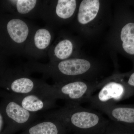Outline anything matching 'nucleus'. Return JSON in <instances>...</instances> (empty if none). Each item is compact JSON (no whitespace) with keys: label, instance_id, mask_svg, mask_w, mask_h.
Returning a JSON list of instances; mask_svg holds the SVG:
<instances>
[{"label":"nucleus","instance_id":"obj_1","mask_svg":"<svg viewBox=\"0 0 134 134\" xmlns=\"http://www.w3.org/2000/svg\"><path fill=\"white\" fill-rule=\"evenodd\" d=\"M24 69L28 73L37 72L52 78L54 83L82 80L97 81L100 74L101 66L98 63L81 55L46 64L34 61L29 62Z\"/></svg>","mask_w":134,"mask_h":134},{"label":"nucleus","instance_id":"obj_2","mask_svg":"<svg viewBox=\"0 0 134 134\" xmlns=\"http://www.w3.org/2000/svg\"><path fill=\"white\" fill-rule=\"evenodd\" d=\"M44 116L48 119L57 120L66 129L77 134H103L110 121L100 113L72 102H67L62 108L48 113Z\"/></svg>","mask_w":134,"mask_h":134},{"label":"nucleus","instance_id":"obj_3","mask_svg":"<svg viewBox=\"0 0 134 134\" xmlns=\"http://www.w3.org/2000/svg\"><path fill=\"white\" fill-rule=\"evenodd\" d=\"M111 25L109 44L117 52L131 60L134 67V10L128 2L117 4Z\"/></svg>","mask_w":134,"mask_h":134},{"label":"nucleus","instance_id":"obj_4","mask_svg":"<svg viewBox=\"0 0 134 134\" xmlns=\"http://www.w3.org/2000/svg\"><path fill=\"white\" fill-rule=\"evenodd\" d=\"M35 27L24 18L0 10V49L8 57L25 55Z\"/></svg>","mask_w":134,"mask_h":134},{"label":"nucleus","instance_id":"obj_5","mask_svg":"<svg viewBox=\"0 0 134 134\" xmlns=\"http://www.w3.org/2000/svg\"><path fill=\"white\" fill-rule=\"evenodd\" d=\"M110 2L100 0L80 1L73 26L78 32L87 37L100 33L111 24Z\"/></svg>","mask_w":134,"mask_h":134},{"label":"nucleus","instance_id":"obj_6","mask_svg":"<svg viewBox=\"0 0 134 134\" xmlns=\"http://www.w3.org/2000/svg\"><path fill=\"white\" fill-rule=\"evenodd\" d=\"M99 89L98 93L92 96L88 100L96 109L115 104L134 96V89L127 84L121 73H115L100 81Z\"/></svg>","mask_w":134,"mask_h":134},{"label":"nucleus","instance_id":"obj_7","mask_svg":"<svg viewBox=\"0 0 134 134\" xmlns=\"http://www.w3.org/2000/svg\"><path fill=\"white\" fill-rule=\"evenodd\" d=\"M100 81L77 80L54 83L52 85L54 96L56 99H64L67 102L80 104L88 101L92 93L100 88Z\"/></svg>","mask_w":134,"mask_h":134},{"label":"nucleus","instance_id":"obj_8","mask_svg":"<svg viewBox=\"0 0 134 134\" xmlns=\"http://www.w3.org/2000/svg\"><path fill=\"white\" fill-rule=\"evenodd\" d=\"M29 74L24 69L16 70L13 75L8 78L6 88L15 94L35 93L52 96L55 98L52 85L42 80L31 77Z\"/></svg>","mask_w":134,"mask_h":134},{"label":"nucleus","instance_id":"obj_9","mask_svg":"<svg viewBox=\"0 0 134 134\" xmlns=\"http://www.w3.org/2000/svg\"><path fill=\"white\" fill-rule=\"evenodd\" d=\"M80 1H44L40 16L50 26L59 25L72 22Z\"/></svg>","mask_w":134,"mask_h":134},{"label":"nucleus","instance_id":"obj_10","mask_svg":"<svg viewBox=\"0 0 134 134\" xmlns=\"http://www.w3.org/2000/svg\"><path fill=\"white\" fill-rule=\"evenodd\" d=\"M53 39V33L49 27H35L26 45L25 55L35 59L46 55Z\"/></svg>","mask_w":134,"mask_h":134},{"label":"nucleus","instance_id":"obj_11","mask_svg":"<svg viewBox=\"0 0 134 134\" xmlns=\"http://www.w3.org/2000/svg\"><path fill=\"white\" fill-rule=\"evenodd\" d=\"M43 1L38 0L0 1V10L22 18H32L40 16Z\"/></svg>","mask_w":134,"mask_h":134},{"label":"nucleus","instance_id":"obj_12","mask_svg":"<svg viewBox=\"0 0 134 134\" xmlns=\"http://www.w3.org/2000/svg\"><path fill=\"white\" fill-rule=\"evenodd\" d=\"M77 40L68 35H63L52 45L48 54L50 62L61 61L80 55Z\"/></svg>","mask_w":134,"mask_h":134},{"label":"nucleus","instance_id":"obj_13","mask_svg":"<svg viewBox=\"0 0 134 134\" xmlns=\"http://www.w3.org/2000/svg\"><path fill=\"white\" fill-rule=\"evenodd\" d=\"M14 98L23 108L34 113L53 108L55 105L57 100L52 96L35 93L15 94Z\"/></svg>","mask_w":134,"mask_h":134},{"label":"nucleus","instance_id":"obj_14","mask_svg":"<svg viewBox=\"0 0 134 134\" xmlns=\"http://www.w3.org/2000/svg\"><path fill=\"white\" fill-rule=\"evenodd\" d=\"M96 109L105 114L110 120L134 130V104H115Z\"/></svg>","mask_w":134,"mask_h":134},{"label":"nucleus","instance_id":"obj_15","mask_svg":"<svg viewBox=\"0 0 134 134\" xmlns=\"http://www.w3.org/2000/svg\"><path fill=\"white\" fill-rule=\"evenodd\" d=\"M5 113L14 126L20 128L30 126L37 116L36 113L25 110L14 100L8 103L5 107Z\"/></svg>","mask_w":134,"mask_h":134},{"label":"nucleus","instance_id":"obj_16","mask_svg":"<svg viewBox=\"0 0 134 134\" xmlns=\"http://www.w3.org/2000/svg\"><path fill=\"white\" fill-rule=\"evenodd\" d=\"M66 129L57 120L48 119L29 127L25 134H64Z\"/></svg>","mask_w":134,"mask_h":134},{"label":"nucleus","instance_id":"obj_17","mask_svg":"<svg viewBox=\"0 0 134 134\" xmlns=\"http://www.w3.org/2000/svg\"><path fill=\"white\" fill-rule=\"evenodd\" d=\"M103 134H134V130L110 120Z\"/></svg>","mask_w":134,"mask_h":134},{"label":"nucleus","instance_id":"obj_18","mask_svg":"<svg viewBox=\"0 0 134 134\" xmlns=\"http://www.w3.org/2000/svg\"><path fill=\"white\" fill-rule=\"evenodd\" d=\"M123 79L127 84L131 88L134 89V67L128 72L122 74Z\"/></svg>","mask_w":134,"mask_h":134},{"label":"nucleus","instance_id":"obj_19","mask_svg":"<svg viewBox=\"0 0 134 134\" xmlns=\"http://www.w3.org/2000/svg\"><path fill=\"white\" fill-rule=\"evenodd\" d=\"M7 58L8 56L0 49V69L3 68Z\"/></svg>","mask_w":134,"mask_h":134},{"label":"nucleus","instance_id":"obj_20","mask_svg":"<svg viewBox=\"0 0 134 134\" xmlns=\"http://www.w3.org/2000/svg\"><path fill=\"white\" fill-rule=\"evenodd\" d=\"M3 117L1 113H0V132L2 129L3 125Z\"/></svg>","mask_w":134,"mask_h":134},{"label":"nucleus","instance_id":"obj_21","mask_svg":"<svg viewBox=\"0 0 134 134\" xmlns=\"http://www.w3.org/2000/svg\"><path fill=\"white\" fill-rule=\"evenodd\" d=\"M132 5H133V6L134 7V1L132 2Z\"/></svg>","mask_w":134,"mask_h":134}]
</instances>
